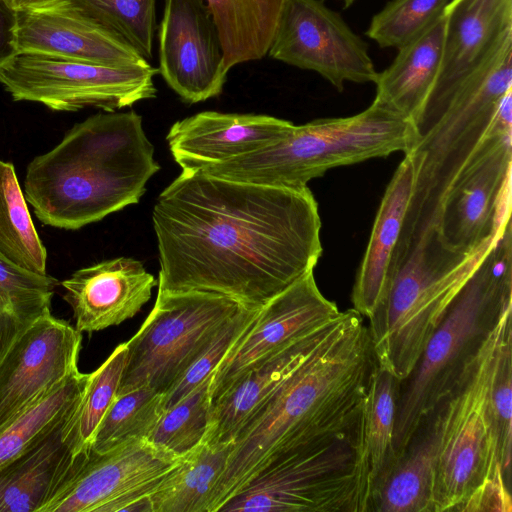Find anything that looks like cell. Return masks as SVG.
<instances>
[{
	"label": "cell",
	"mask_w": 512,
	"mask_h": 512,
	"mask_svg": "<svg viewBox=\"0 0 512 512\" xmlns=\"http://www.w3.org/2000/svg\"><path fill=\"white\" fill-rule=\"evenodd\" d=\"M496 237L473 251L460 252L448 248L436 226H431L394 255L382 297L368 318L372 351L380 369L399 382L411 375Z\"/></svg>",
	"instance_id": "obj_4"
},
{
	"label": "cell",
	"mask_w": 512,
	"mask_h": 512,
	"mask_svg": "<svg viewBox=\"0 0 512 512\" xmlns=\"http://www.w3.org/2000/svg\"><path fill=\"white\" fill-rule=\"evenodd\" d=\"M58 280L28 271L0 253V357L38 318L50 313Z\"/></svg>",
	"instance_id": "obj_30"
},
{
	"label": "cell",
	"mask_w": 512,
	"mask_h": 512,
	"mask_svg": "<svg viewBox=\"0 0 512 512\" xmlns=\"http://www.w3.org/2000/svg\"><path fill=\"white\" fill-rule=\"evenodd\" d=\"M511 309L512 303L503 308L431 412L433 512L457 511L487 477L502 469L491 398L500 352L512 337Z\"/></svg>",
	"instance_id": "obj_7"
},
{
	"label": "cell",
	"mask_w": 512,
	"mask_h": 512,
	"mask_svg": "<svg viewBox=\"0 0 512 512\" xmlns=\"http://www.w3.org/2000/svg\"><path fill=\"white\" fill-rule=\"evenodd\" d=\"M342 1L345 8H348L349 6L353 5L356 0H340Z\"/></svg>",
	"instance_id": "obj_43"
},
{
	"label": "cell",
	"mask_w": 512,
	"mask_h": 512,
	"mask_svg": "<svg viewBox=\"0 0 512 512\" xmlns=\"http://www.w3.org/2000/svg\"><path fill=\"white\" fill-rule=\"evenodd\" d=\"M334 319L283 347L235 379L212 401L204 441L233 443L283 381L320 344Z\"/></svg>",
	"instance_id": "obj_22"
},
{
	"label": "cell",
	"mask_w": 512,
	"mask_h": 512,
	"mask_svg": "<svg viewBox=\"0 0 512 512\" xmlns=\"http://www.w3.org/2000/svg\"><path fill=\"white\" fill-rule=\"evenodd\" d=\"M163 411V394L151 387L117 394L94 434L90 450L103 452L129 440L148 439Z\"/></svg>",
	"instance_id": "obj_33"
},
{
	"label": "cell",
	"mask_w": 512,
	"mask_h": 512,
	"mask_svg": "<svg viewBox=\"0 0 512 512\" xmlns=\"http://www.w3.org/2000/svg\"><path fill=\"white\" fill-rule=\"evenodd\" d=\"M126 357L125 342L119 344L102 365L89 374L81 401L63 427L64 436L75 456L90 450L94 434L117 396Z\"/></svg>",
	"instance_id": "obj_32"
},
{
	"label": "cell",
	"mask_w": 512,
	"mask_h": 512,
	"mask_svg": "<svg viewBox=\"0 0 512 512\" xmlns=\"http://www.w3.org/2000/svg\"><path fill=\"white\" fill-rule=\"evenodd\" d=\"M267 55L318 73L338 91L378 75L367 43L322 0H286Z\"/></svg>",
	"instance_id": "obj_13"
},
{
	"label": "cell",
	"mask_w": 512,
	"mask_h": 512,
	"mask_svg": "<svg viewBox=\"0 0 512 512\" xmlns=\"http://www.w3.org/2000/svg\"><path fill=\"white\" fill-rule=\"evenodd\" d=\"M511 510L512 502L505 476L502 469L498 468L470 494L457 511L510 512Z\"/></svg>",
	"instance_id": "obj_40"
},
{
	"label": "cell",
	"mask_w": 512,
	"mask_h": 512,
	"mask_svg": "<svg viewBox=\"0 0 512 512\" xmlns=\"http://www.w3.org/2000/svg\"><path fill=\"white\" fill-rule=\"evenodd\" d=\"M355 309L341 312L314 351L283 381L232 443L210 512L279 458L351 435L366 422L376 364L368 326Z\"/></svg>",
	"instance_id": "obj_2"
},
{
	"label": "cell",
	"mask_w": 512,
	"mask_h": 512,
	"mask_svg": "<svg viewBox=\"0 0 512 512\" xmlns=\"http://www.w3.org/2000/svg\"><path fill=\"white\" fill-rule=\"evenodd\" d=\"M212 376L163 411L149 441L180 457L188 455L204 441L212 404Z\"/></svg>",
	"instance_id": "obj_35"
},
{
	"label": "cell",
	"mask_w": 512,
	"mask_h": 512,
	"mask_svg": "<svg viewBox=\"0 0 512 512\" xmlns=\"http://www.w3.org/2000/svg\"><path fill=\"white\" fill-rule=\"evenodd\" d=\"M366 422L357 432L270 462L218 512H368Z\"/></svg>",
	"instance_id": "obj_9"
},
{
	"label": "cell",
	"mask_w": 512,
	"mask_h": 512,
	"mask_svg": "<svg viewBox=\"0 0 512 512\" xmlns=\"http://www.w3.org/2000/svg\"><path fill=\"white\" fill-rule=\"evenodd\" d=\"M435 83L416 123L419 137L442 116L464 83L512 41V0H450Z\"/></svg>",
	"instance_id": "obj_15"
},
{
	"label": "cell",
	"mask_w": 512,
	"mask_h": 512,
	"mask_svg": "<svg viewBox=\"0 0 512 512\" xmlns=\"http://www.w3.org/2000/svg\"><path fill=\"white\" fill-rule=\"evenodd\" d=\"M243 306L208 292L158 291L150 314L126 342L117 394L142 386L163 394Z\"/></svg>",
	"instance_id": "obj_10"
},
{
	"label": "cell",
	"mask_w": 512,
	"mask_h": 512,
	"mask_svg": "<svg viewBox=\"0 0 512 512\" xmlns=\"http://www.w3.org/2000/svg\"><path fill=\"white\" fill-rule=\"evenodd\" d=\"M0 253L16 265L47 274V252L32 221L11 162L0 160Z\"/></svg>",
	"instance_id": "obj_31"
},
{
	"label": "cell",
	"mask_w": 512,
	"mask_h": 512,
	"mask_svg": "<svg viewBox=\"0 0 512 512\" xmlns=\"http://www.w3.org/2000/svg\"><path fill=\"white\" fill-rule=\"evenodd\" d=\"M89 374L73 371L0 428V469L30 450L77 409Z\"/></svg>",
	"instance_id": "obj_29"
},
{
	"label": "cell",
	"mask_w": 512,
	"mask_h": 512,
	"mask_svg": "<svg viewBox=\"0 0 512 512\" xmlns=\"http://www.w3.org/2000/svg\"><path fill=\"white\" fill-rule=\"evenodd\" d=\"M512 90L491 129L456 175L440 204L436 228L450 249L470 252L511 220Z\"/></svg>",
	"instance_id": "obj_12"
},
{
	"label": "cell",
	"mask_w": 512,
	"mask_h": 512,
	"mask_svg": "<svg viewBox=\"0 0 512 512\" xmlns=\"http://www.w3.org/2000/svg\"><path fill=\"white\" fill-rule=\"evenodd\" d=\"M449 2L391 0L372 17L365 34L381 48L398 49L427 29Z\"/></svg>",
	"instance_id": "obj_37"
},
{
	"label": "cell",
	"mask_w": 512,
	"mask_h": 512,
	"mask_svg": "<svg viewBox=\"0 0 512 512\" xmlns=\"http://www.w3.org/2000/svg\"><path fill=\"white\" fill-rule=\"evenodd\" d=\"M10 6L16 11L20 12L30 7L51 1V0H7Z\"/></svg>",
	"instance_id": "obj_42"
},
{
	"label": "cell",
	"mask_w": 512,
	"mask_h": 512,
	"mask_svg": "<svg viewBox=\"0 0 512 512\" xmlns=\"http://www.w3.org/2000/svg\"><path fill=\"white\" fill-rule=\"evenodd\" d=\"M152 220L162 292H208L260 308L314 270L323 251L308 186L182 171L159 194Z\"/></svg>",
	"instance_id": "obj_1"
},
{
	"label": "cell",
	"mask_w": 512,
	"mask_h": 512,
	"mask_svg": "<svg viewBox=\"0 0 512 512\" xmlns=\"http://www.w3.org/2000/svg\"><path fill=\"white\" fill-rule=\"evenodd\" d=\"M80 10L152 58L158 0H71Z\"/></svg>",
	"instance_id": "obj_36"
},
{
	"label": "cell",
	"mask_w": 512,
	"mask_h": 512,
	"mask_svg": "<svg viewBox=\"0 0 512 512\" xmlns=\"http://www.w3.org/2000/svg\"><path fill=\"white\" fill-rule=\"evenodd\" d=\"M260 308L243 306L222 326L213 340L163 393L164 410L179 402L214 373L226 354L250 327Z\"/></svg>",
	"instance_id": "obj_38"
},
{
	"label": "cell",
	"mask_w": 512,
	"mask_h": 512,
	"mask_svg": "<svg viewBox=\"0 0 512 512\" xmlns=\"http://www.w3.org/2000/svg\"><path fill=\"white\" fill-rule=\"evenodd\" d=\"M416 162L412 153L398 165L377 211L370 239L356 274L353 309L369 318L378 305L414 193Z\"/></svg>",
	"instance_id": "obj_23"
},
{
	"label": "cell",
	"mask_w": 512,
	"mask_h": 512,
	"mask_svg": "<svg viewBox=\"0 0 512 512\" xmlns=\"http://www.w3.org/2000/svg\"><path fill=\"white\" fill-rule=\"evenodd\" d=\"M158 39V73L184 102L222 93L229 69L204 0H165Z\"/></svg>",
	"instance_id": "obj_16"
},
{
	"label": "cell",
	"mask_w": 512,
	"mask_h": 512,
	"mask_svg": "<svg viewBox=\"0 0 512 512\" xmlns=\"http://www.w3.org/2000/svg\"><path fill=\"white\" fill-rule=\"evenodd\" d=\"M509 90L512 41L464 83L410 152L416 162L415 188L395 253L435 226L445 192L491 129L497 108Z\"/></svg>",
	"instance_id": "obj_8"
},
{
	"label": "cell",
	"mask_w": 512,
	"mask_h": 512,
	"mask_svg": "<svg viewBox=\"0 0 512 512\" xmlns=\"http://www.w3.org/2000/svg\"><path fill=\"white\" fill-rule=\"evenodd\" d=\"M184 458L148 439L89 450L41 512H128Z\"/></svg>",
	"instance_id": "obj_14"
},
{
	"label": "cell",
	"mask_w": 512,
	"mask_h": 512,
	"mask_svg": "<svg viewBox=\"0 0 512 512\" xmlns=\"http://www.w3.org/2000/svg\"><path fill=\"white\" fill-rule=\"evenodd\" d=\"M511 221L500 231L399 391L393 449L399 457L446 394L503 308L512 303ZM405 380V381H406Z\"/></svg>",
	"instance_id": "obj_6"
},
{
	"label": "cell",
	"mask_w": 512,
	"mask_h": 512,
	"mask_svg": "<svg viewBox=\"0 0 512 512\" xmlns=\"http://www.w3.org/2000/svg\"><path fill=\"white\" fill-rule=\"evenodd\" d=\"M15 50L113 67L148 63L71 0H51L17 12Z\"/></svg>",
	"instance_id": "obj_19"
},
{
	"label": "cell",
	"mask_w": 512,
	"mask_h": 512,
	"mask_svg": "<svg viewBox=\"0 0 512 512\" xmlns=\"http://www.w3.org/2000/svg\"><path fill=\"white\" fill-rule=\"evenodd\" d=\"M158 284L133 258L105 260L75 271L61 282L79 332H96L134 317Z\"/></svg>",
	"instance_id": "obj_21"
},
{
	"label": "cell",
	"mask_w": 512,
	"mask_h": 512,
	"mask_svg": "<svg viewBox=\"0 0 512 512\" xmlns=\"http://www.w3.org/2000/svg\"><path fill=\"white\" fill-rule=\"evenodd\" d=\"M445 32L444 11L421 34L399 47L392 63L378 72L374 101L416 126L437 78Z\"/></svg>",
	"instance_id": "obj_25"
},
{
	"label": "cell",
	"mask_w": 512,
	"mask_h": 512,
	"mask_svg": "<svg viewBox=\"0 0 512 512\" xmlns=\"http://www.w3.org/2000/svg\"><path fill=\"white\" fill-rule=\"evenodd\" d=\"M232 443L203 441L150 492L152 512H210Z\"/></svg>",
	"instance_id": "obj_27"
},
{
	"label": "cell",
	"mask_w": 512,
	"mask_h": 512,
	"mask_svg": "<svg viewBox=\"0 0 512 512\" xmlns=\"http://www.w3.org/2000/svg\"><path fill=\"white\" fill-rule=\"evenodd\" d=\"M157 73L149 63L113 67L16 52L0 65V84L14 101L37 102L54 111L95 107L113 112L155 98Z\"/></svg>",
	"instance_id": "obj_11"
},
{
	"label": "cell",
	"mask_w": 512,
	"mask_h": 512,
	"mask_svg": "<svg viewBox=\"0 0 512 512\" xmlns=\"http://www.w3.org/2000/svg\"><path fill=\"white\" fill-rule=\"evenodd\" d=\"M419 134L408 118L373 100L349 117L293 123L276 142L199 172L233 181L300 189L331 168L411 152Z\"/></svg>",
	"instance_id": "obj_5"
},
{
	"label": "cell",
	"mask_w": 512,
	"mask_h": 512,
	"mask_svg": "<svg viewBox=\"0 0 512 512\" xmlns=\"http://www.w3.org/2000/svg\"><path fill=\"white\" fill-rule=\"evenodd\" d=\"M82 333L51 312L38 318L0 357V428L78 369Z\"/></svg>",
	"instance_id": "obj_18"
},
{
	"label": "cell",
	"mask_w": 512,
	"mask_h": 512,
	"mask_svg": "<svg viewBox=\"0 0 512 512\" xmlns=\"http://www.w3.org/2000/svg\"><path fill=\"white\" fill-rule=\"evenodd\" d=\"M223 48L225 66L268 54L286 0H204Z\"/></svg>",
	"instance_id": "obj_26"
},
{
	"label": "cell",
	"mask_w": 512,
	"mask_h": 512,
	"mask_svg": "<svg viewBox=\"0 0 512 512\" xmlns=\"http://www.w3.org/2000/svg\"><path fill=\"white\" fill-rule=\"evenodd\" d=\"M17 12L7 0H0V65L16 53Z\"/></svg>",
	"instance_id": "obj_41"
},
{
	"label": "cell",
	"mask_w": 512,
	"mask_h": 512,
	"mask_svg": "<svg viewBox=\"0 0 512 512\" xmlns=\"http://www.w3.org/2000/svg\"><path fill=\"white\" fill-rule=\"evenodd\" d=\"M66 421L0 469V512H41L72 475L86 453L74 455Z\"/></svg>",
	"instance_id": "obj_24"
},
{
	"label": "cell",
	"mask_w": 512,
	"mask_h": 512,
	"mask_svg": "<svg viewBox=\"0 0 512 512\" xmlns=\"http://www.w3.org/2000/svg\"><path fill=\"white\" fill-rule=\"evenodd\" d=\"M159 169L142 117L105 111L29 163L24 195L44 225L77 230L137 204Z\"/></svg>",
	"instance_id": "obj_3"
},
{
	"label": "cell",
	"mask_w": 512,
	"mask_h": 512,
	"mask_svg": "<svg viewBox=\"0 0 512 512\" xmlns=\"http://www.w3.org/2000/svg\"><path fill=\"white\" fill-rule=\"evenodd\" d=\"M291 124L269 115L204 111L175 122L166 140L182 171H198L263 149Z\"/></svg>",
	"instance_id": "obj_20"
},
{
	"label": "cell",
	"mask_w": 512,
	"mask_h": 512,
	"mask_svg": "<svg viewBox=\"0 0 512 512\" xmlns=\"http://www.w3.org/2000/svg\"><path fill=\"white\" fill-rule=\"evenodd\" d=\"M511 386L512 342L510 338L500 352L491 398L494 427L504 475L508 473L511 459Z\"/></svg>",
	"instance_id": "obj_39"
},
{
	"label": "cell",
	"mask_w": 512,
	"mask_h": 512,
	"mask_svg": "<svg viewBox=\"0 0 512 512\" xmlns=\"http://www.w3.org/2000/svg\"><path fill=\"white\" fill-rule=\"evenodd\" d=\"M435 449L434 436L427 427L373 486L370 511L433 512Z\"/></svg>",
	"instance_id": "obj_28"
},
{
	"label": "cell",
	"mask_w": 512,
	"mask_h": 512,
	"mask_svg": "<svg viewBox=\"0 0 512 512\" xmlns=\"http://www.w3.org/2000/svg\"><path fill=\"white\" fill-rule=\"evenodd\" d=\"M400 383L375 364L366 401V454L371 491L396 460L393 433Z\"/></svg>",
	"instance_id": "obj_34"
},
{
	"label": "cell",
	"mask_w": 512,
	"mask_h": 512,
	"mask_svg": "<svg viewBox=\"0 0 512 512\" xmlns=\"http://www.w3.org/2000/svg\"><path fill=\"white\" fill-rule=\"evenodd\" d=\"M340 313L319 290L314 270L302 276L259 309L250 327L223 358L212 376V401L240 375Z\"/></svg>",
	"instance_id": "obj_17"
}]
</instances>
